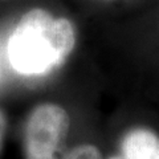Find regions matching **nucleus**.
<instances>
[{
  "label": "nucleus",
  "mask_w": 159,
  "mask_h": 159,
  "mask_svg": "<svg viewBox=\"0 0 159 159\" xmlns=\"http://www.w3.org/2000/svg\"><path fill=\"white\" fill-rule=\"evenodd\" d=\"M76 44L73 24L45 9L24 13L7 45L11 66L24 76H40L61 66Z\"/></svg>",
  "instance_id": "f257e3e1"
},
{
  "label": "nucleus",
  "mask_w": 159,
  "mask_h": 159,
  "mask_svg": "<svg viewBox=\"0 0 159 159\" xmlns=\"http://www.w3.org/2000/svg\"><path fill=\"white\" fill-rule=\"evenodd\" d=\"M70 129L66 110L56 103H41L29 113L24 129L25 159H62Z\"/></svg>",
  "instance_id": "f03ea898"
},
{
  "label": "nucleus",
  "mask_w": 159,
  "mask_h": 159,
  "mask_svg": "<svg viewBox=\"0 0 159 159\" xmlns=\"http://www.w3.org/2000/svg\"><path fill=\"white\" fill-rule=\"evenodd\" d=\"M121 154L126 159H159V137L150 129H133L122 139Z\"/></svg>",
  "instance_id": "7ed1b4c3"
},
{
  "label": "nucleus",
  "mask_w": 159,
  "mask_h": 159,
  "mask_svg": "<svg viewBox=\"0 0 159 159\" xmlns=\"http://www.w3.org/2000/svg\"><path fill=\"white\" fill-rule=\"evenodd\" d=\"M62 159H102V154L94 145L82 143L73 148H68Z\"/></svg>",
  "instance_id": "20e7f679"
},
{
  "label": "nucleus",
  "mask_w": 159,
  "mask_h": 159,
  "mask_svg": "<svg viewBox=\"0 0 159 159\" xmlns=\"http://www.w3.org/2000/svg\"><path fill=\"white\" fill-rule=\"evenodd\" d=\"M6 130H7V118L4 116L3 110H0V150L3 146V141L6 137Z\"/></svg>",
  "instance_id": "39448f33"
},
{
  "label": "nucleus",
  "mask_w": 159,
  "mask_h": 159,
  "mask_svg": "<svg viewBox=\"0 0 159 159\" xmlns=\"http://www.w3.org/2000/svg\"><path fill=\"white\" fill-rule=\"evenodd\" d=\"M109 159H126V158L121 154V155H116V157H111V158H109Z\"/></svg>",
  "instance_id": "423d86ee"
}]
</instances>
